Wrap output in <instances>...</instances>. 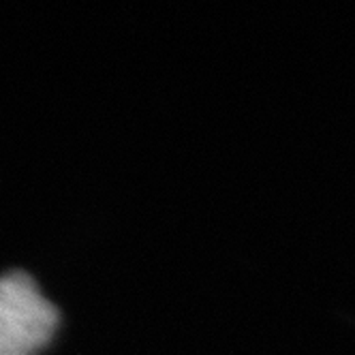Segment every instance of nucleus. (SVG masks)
Returning a JSON list of instances; mask_svg holds the SVG:
<instances>
[{"label":"nucleus","instance_id":"f257e3e1","mask_svg":"<svg viewBox=\"0 0 355 355\" xmlns=\"http://www.w3.org/2000/svg\"><path fill=\"white\" fill-rule=\"evenodd\" d=\"M58 309L33 276L7 272L0 276V355H33L54 338Z\"/></svg>","mask_w":355,"mask_h":355}]
</instances>
